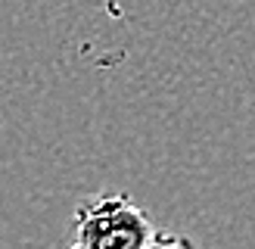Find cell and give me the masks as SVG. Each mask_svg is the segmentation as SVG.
<instances>
[{
    "label": "cell",
    "mask_w": 255,
    "mask_h": 249,
    "mask_svg": "<svg viewBox=\"0 0 255 249\" xmlns=\"http://www.w3.org/2000/svg\"><path fill=\"white\" fill-rule=\"evenodd\" d=\"M75 243L81 249H143L156 228L128 193H97L72 215Z\"/></svg>",
    "instance_id": "6da1fadb"
},
{
    "label": "cell",
    "mask_w": 255,
    "mask_h": 249,
    "mask_svg": "<svg viewBox=\"0 0 255 249\" xmlns=\"http://www.w3.org/2000/svg\"><path fill=\"white\" fill-rule=\"evenodd\" d=\"M143 249H196V243L193 240H187V237H181V234H165V231H156L146 240V246Z\"/></svg>",
    "instance_id": "7a4b0ae2"
},
{
    "label": "cell",
    "mask_w": 255,
    "mask_h": 249,
    "mask_svg": "<svg viewBox=\"0 0 255 249\" xmlns=\"http://www.w3.org/2000/svg\"><path fill=\"white\" fill-rule=\"evenodd\" d=\"M69 249H81V246H78V243H72V246H69Z\"/></svg>",
    "instance_id": "3957f363"
}]
</instances>
